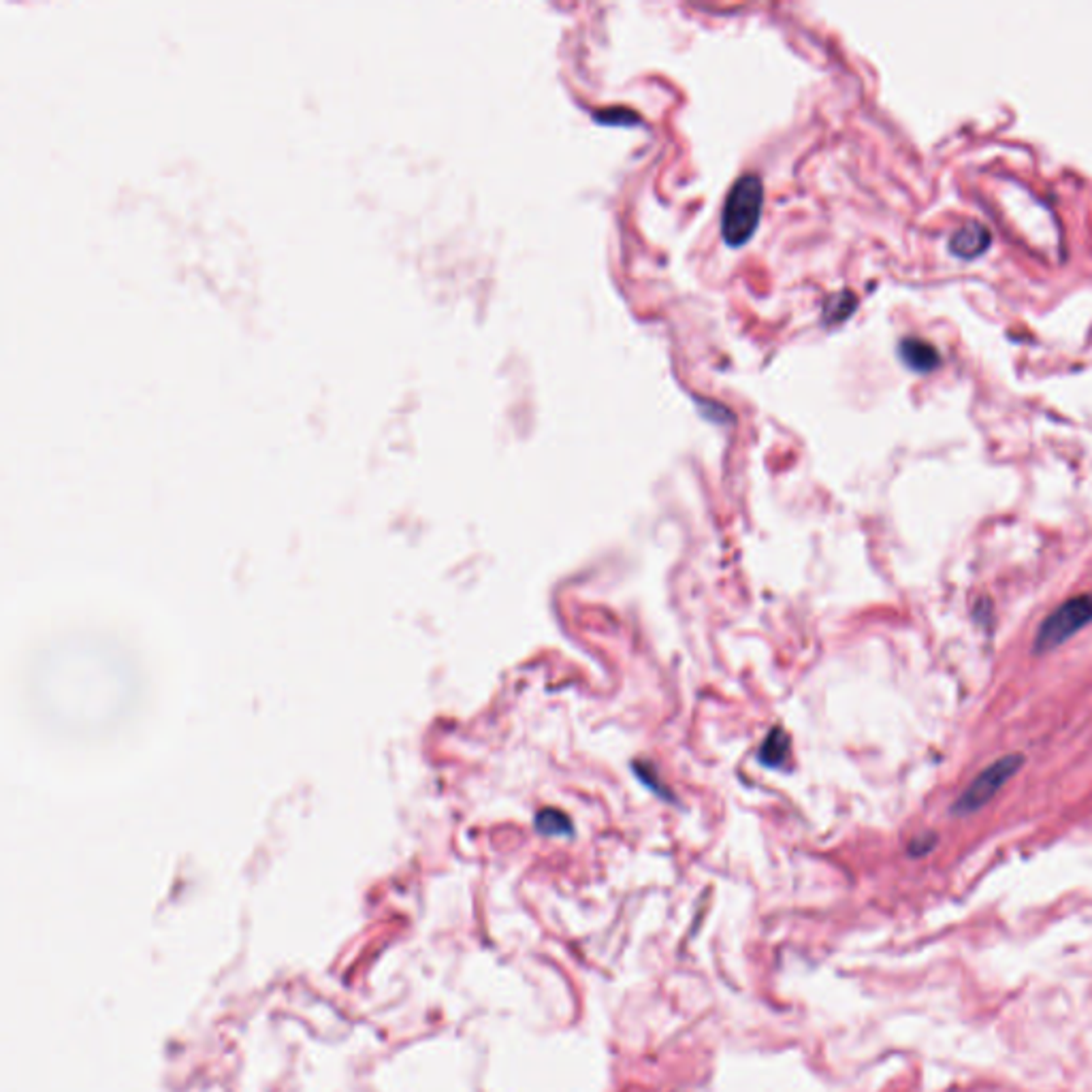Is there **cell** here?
<instances>
[{"label": "cell", "mask_w": 1092, "mask_h": 1092, "mask_svg": "<svg viewBox=\"0 0 1092 1092\" xmlns=\"http://www.w3.org/2000/svg\"><path fill=\"white\" fill-rule=\"evenodd\" d=\"M764 205V184L757 173H745L727 193L722 209V239L741 248L757 230Z\"/></svg>", "instance_id": "obj_1"}, {"label": "cell", "mask_w": 1092, "mask_h": 1092, "mask_svg": "<svg viewBox=\"0 0 1092 1092\" xmlns=\"http://www.w3.org/2000/svg\"><path fill=\"white\" fill-rule=\"evenodd\" d=\"M1092 623V593H1079L1065 600L1061 606L1045 616L1035 634L1033 653L1045 655L1063 647L1074 634L1082 632Z\"/></svg>", "instance_id": "obj_2"}, {"label": "cell", "mask_w": 1092, "mask_h": 1092, "mask_svg": "<svg viewBox=\"0 0 1092 1092\" xmlns=\"http://www.w3.org/2000/svg\"><path fill=\"white\" fill-rule=\"evenodd\" d=\"M1024 762L1027 759H1024L1022 754H1007L995 759V762L986 766L969 783L965 792L952 804V813L958 815V818H965V815H973L979 809H984L1007 786V781H1011V777L1024 766Z\"/></svg>", "instance_id": "obj_3"}, {"label": "cell", "mask_w": 1092, "mask_h": 1092, "mask_svg": "<svg viewBox=\"0 0 1092 1092\" xmlns=\"http://www.w3.org/2000/svg\"><path fill=\"white\" fill-rule=\"evenodd\" d=\"M947 248L958 259H977L990 248V230L981 223H967L954 230Z\"/></svg>", "instance_id": "obj_4"}, {"label": "cell", "mask_w": 1092, "mask_h": 1092, "mask_svg": "<svg viewBox=\"0 0 1092 1092\" xmlns=\"http://www.w3.org/2000/svg\"><path fill=\"white\" fill-rule=\"evenodd\" d=\"M898 357L909 370L918 373H929L939 368V350L931 341L920 337H904L898 344Z\"/></svg>", "instance_id": "obj_5"}, {"label": "cell", "mask_w": 1092, "mask_h": 1092, "mask_svg": "<svg viewBox=\"0 0 1092 1092\" xmlns=\"http://www.w3.org/2000/svg\"><path fill=\"white\" fill-rule=\"evenodd\" d=\"M788 756H790V738L786 732L775 727L764 741L759 759H762V764L766 766H781L788 759Z\"/></svg>", "instance_id": "obj_6"}, {"label": "cell", "mask_w": 1092, "mask_h": 1092, "mask_svg": "<svg viewBox=\"0 0 1092 1092\" xmlns=\"http://www.w3.org/2000/svg\"><path fill=\"white\" fill-rule=\"evenodd\" d=\"M536 830L546 836H561L572 832V824L561 811L545 809L536 815Z\"/></svg>", "instance_id": "obj_7"}, {"label": "cell", "mask_w": 1092, "mask_h": 1092, "mask_svg": "<svg viewBox=\"0 0 1092 1092\" xmlns=\"http://www.w3.org/2000/svg\"><path fill=\"white\" fill-rule=\"evenodd\" d=\"M854 310H856V297L849 291H845V293H838L836 297H832L828 303H826V318H828L830 323H838V321H843V318L852 314Z\"/></svg>", "instance_id": "obj_8"}, {"label": "cell", "mask_w": 1092, "mask_h": 1092, "mask_svg": "<svg viewBox=\"0 0 1092 1092\" xmlns=\"http://www.w3.org/2000/svg\"><path fill=\"white\" fill-rule=\"evenodd\" d=\"M934 843H936V836H934V834H924V836H920V838H915V841H911V854L922 856V854H926V852H931V849L934 847Z\"/></svg>", "instance_id": "obj_9"}]
</instances>
